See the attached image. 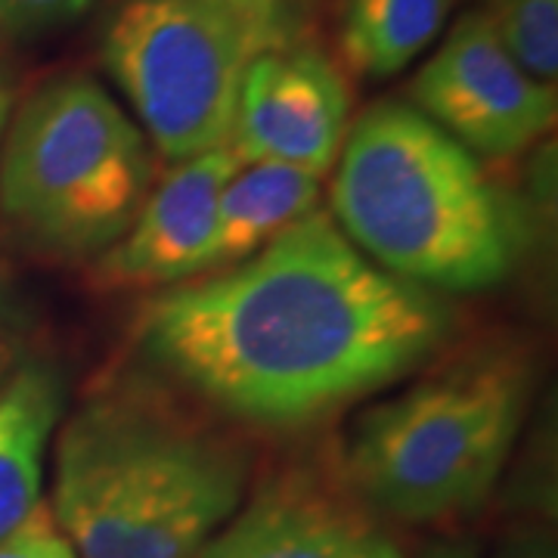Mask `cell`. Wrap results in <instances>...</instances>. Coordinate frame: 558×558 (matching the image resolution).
Here are the masks:
<instances>
[{
  "label": "cell",
  "mask_w": 558,
  "mask_h": 558,
  "mask_svg": "<svg viewBox=\"0 0 558 558\" xmlns=\"http://www.w3.org/2000/svg\"><path fill=\"white\" fill-rule=\"evenodd\" d=\"M240 168L230 146L180 161L140 205L124 236L97 258L102 286L153 289L208 270L220 193Z\"/></svg>",
  "instance_id": "obj_10"
},
{
  "label": "cell",
  "mask_w": 558,
  "mask_h": 558,
  "mask_svg": "<svg viewBox=\"0 0 558 558\" xmlns=\"http://www.w3.org/2000/svg\"><path fill=\"white\" fill-rule=\"evenodd\" d=\"M90 7L94 0H0V35L35 38L78 20Z\"/></svg>",
  "instance_id": "obj_15"
},
{
  "label": "cell",
  "mask_w": 558,
  "mask_h": 558,
  "mask_svg": "<svg viewBox=\"0 0 558 558\" xmlns=\"http://www.w3.org/2000/svg\"><path fill=\"white\" fill-rule=\"evenodd\" d=\"M481 13L527 75L543 84H556L558 0H487Z\"/></svg>",
  "instance_id": "obj_14"
},
{
  "label": "cell",
  "mask_w": 558,
  "mask_h": 558,
  "mask_svg": "<svg viewBox=\"0 0 558 558\" xmlns=\"http://www.w3.org/2000/svg\"><path fill=\"white\" fill-rule=\"evenodd\" d=\"M531 369L515 354H478L416 381L360 418L348 484L376 515L435 524L475 512L515 447Z\"/></svg>",
  "instance_id": "obj_4"
},
{
  "label": "cell",
  "mask_w": 558,
  "mask_h": 558,
  "mask_svg": "<svg viewBox=\"0 0 558 558\" xmlns=\"http://www.w3.org/2000/svg\"><path fill=\"white\" fill-rule=\"evenodd\" d=\"M418 558H478L472 543H462V539H444L435 543L432 549H425Z\"/></svg>",
  "instance_id": "obj_18"
},
{
  "label": "cell",
  "mask_w": 558,
  "mask_h": 558,
  "mask_svg": "<svg viewBox=\"0 0 558 558\" xmlns=\"http://www.w3.org/2000/svg\"><path fill=\"white\" fill-rule=\"evenodd\" d=\"M450 329L438 292L366 258L317 208L255 255L153 301L143 351L220 413L299 428L435 357Z\"/></svg>",
  "instance_id": "obj_1"
},
{
  "label": "cell",
  "mask_w": 558,
  "mask_h": 558,
  "mask_svg": "<svg viewBox=\"0 0 558 558\" xmlns=\"http://www.w3.org/2000/svg\"><path fill=\"white\" fill-rule=\"evenodd\" d=\"M494 558H558L556 539L546 531H524L509 537Z\"/></svg>",
  "instance_id": "obj_17"
},
{
  "label": "cell",
  "mask_w": 558,
  "mask_h": 558,
  "mask_svg": "<svg viewBox=\"0 0 558 558\" xmlns=\"http://www.w3.org/2000/svg\"><path fill=\"white\" fill-rule=\"evenodd\" d=\"M0 301H3V299H0Z\"/></svg>",
  "instance_id": "obj_22"
},
{
  "label": "cell",
  "mask_w": 558,
  "mask_h": 558,
  "mask_svg": "<svg viewBox=\"0 0 558 558\" xmlns=\"http://www.w3.org/2000/svg\"><path fill=\"white\" fill-rule=\"evenodd\" d=\"M196 558H407L357 497L314 478L264 484Z\"/></svg>",
  "instance_id": "obj_9"
},
{
  "label": "cell",
  "mask_w": 558,
  "mask_h": 558,
  "mask_svg": "<svg viewBox=\"0 0 558 558\" xmlns=\"http://www.w3.org/2000/svg\"><path fill=\"white\" fill-rule=\"evenodd\" d=\"M240 3L258 16H277V0H240Z\"/></svg>",
  "instance_id": "obj_20"
},
{
  "label": "cell",
  "mask_w": 558,
  "mask_h": 558,
  "mask_svg": "<svg viewBox=\"0 0 558 558\" xmlns=\"http://www.w3.org/2000/svg\"><path fill=\"white\" fill-rule=\"evenodd\" d=\"M0 558H75V553L57 521L38 509L13 537L0 543Z\"/></svg>",
  "instance_id": "obj_16"
},
{
  "label": "cell",
  "mask_w": 558,
  "mask_h": 558,
  "mask_svg": "<svg viewBox=\"0 0 558 558\" xmlns=\"http://www.w3.org/2000/svg\"><path fill=\"white\" fill-rule=\"evenodd\" d=\"M53 469V521L75 558H196L248 478L236 444L137 398L81 407Z\"/></svg>",
  "instance_id": "obj_3"
},
{
  "label": "cell",
  "mask_w": 558,
  "mask_h": 558,
  "mask_svg": "<svg viewBox=\"0 0 558 558\" xmlns=\"http://www.w3.org/2000/svg\"><path fill=\"white\" fill-rule=\"evenodd\" d=\"M329 215L366 258L432 292L490 289L521 255L509 196L410 102H376L348 128Z\"/></svg>",
  "instance_id": "obj_2"
},
{
  "label": "cell",
  "mask_w": 558,
  "mask_h": 558,
  "mask_svg": "<svg viewBox=\"0 0 558 558\" xmlns=\"http://www.w3.org/2000/svg\"><path fill=\"white\" fill-rule=\"evenodd\" d=\"M153 153L137 121L84 75L47 81L3 140L0 208L60 258H100L149 196Z\"/></svg>",
  "instance_id": "obj_5"
},
{
  "label": "cell",
  "mask_w": 558,
  "mask_h": 558,
  "mask_svg": "<svg viewBox=\"0 0 558 558\" xmlns=\"http://www.w3.org/2000/svg\"><path fill=\"white\" fill-rule=\"evenodd\" d=\"M425 119L478 159H509L553 131L556 84L527 75L481 10L465 13L410 84Z\"/></svg>",
  "instance_id": "obj_7"
},
{
  "label": "cell",
  "mask_w": 558,
  "mask_h": 558,
  "mask_svg": "<svg viewBox=\"0 0 558 558\" xmlns=\"http://www.w3.org/2000/svg\"><path fill=\"white\" fill-rule=\"evenodd\" d=\"M277 44V20L240 0H119L102 62L168 161L230 143L248 62Z\"/></svg>",
  "instance_id": "obj_6"
},
{
  "label": "cell",
  "mask_w": 558,
  "mask_h": 558,
  "mask_svg": "<svg viewBox=\"0 0 558 558\" xmlns=\"http://www.w3.org/2000/svg\"><path fill=\"white\" fill-rule=\"evenodd\" d=\"M319 178L289 165H242L223 186L208 270L255 255L282 230L317 211Z\"/></svg>",
  "instance_id": "obj_12"
},
{
  "label": "cell",
  "mask_w": 558,
  "mask_h": 558,
  "mask_svg": "<svg viewBox=\"0 0 558 558\" xmlns=\"http://www.w3.org/2000/svg\"><path fill=\"white\" fill-rule=\"evenodd\" d=\"M10 106H13V97H10L7 81L0 75V134H3V128H7V121H10Z\"/></svg>",
  "instance_id": "obj_19"
},
{
  "label": "cell",
  "mask_w": 558,
  "mask_h": 558,
  "mask_svg": "<svg viewBox=\"0 0 558 558\" xmlns=\"http://www.w3.org/2000/svg\"><path fill=\"white\" fill-rule=\"evenodd\" d=\"M0 373H3V357H0Z\"/></svg>",
  "instance_id": "obj_21"
},
{
  "label": "cell",
  "mask_w": 558,
  "mask_h": 558,
  "mask_svg": "<svg viewBox=\"0 0 558 558\" xmlns=\"http://www.w3.org/2000/svg\"><path fill=\"white\" fill-rule=\"evenodd\" d=\"M453 0H344L339 47L363 78H391L438 38Z\"/></svg>",
  "instance_id": "obj_13"
},
{
  "label": "cell",
  "mask_w": 558,
  "mask_h": 558,
  "mask_svg": "<svg viewBox=\"0 0 558 558\" xmlns=\"http://www.w3.org/2000/svg\"><path fill=\"white\" fill-rule=\"evenodd\" d=\"M348 112L339 69L314 47L277 40L242 75L227 146L242 165H289L323 178L339 161Z\"/></svg>",
  "instance_id": "obj_8"
},
{
  "label": "cell",
  "mask_w": 558,
  "mask_h": 558,
  "mask_svg": "<svg viewBox=\"0 0 558 558\" xmlns=\"http://www.w3.org/2000/svg\"><path fill=\"white\" fill-rule=\"evenodd\" d=\"M62 416L60 376L28 366L0 391V543L40 509L47 447Z\"/></svg>",
  "instance_id": "obj_11"
}]
</instances>
